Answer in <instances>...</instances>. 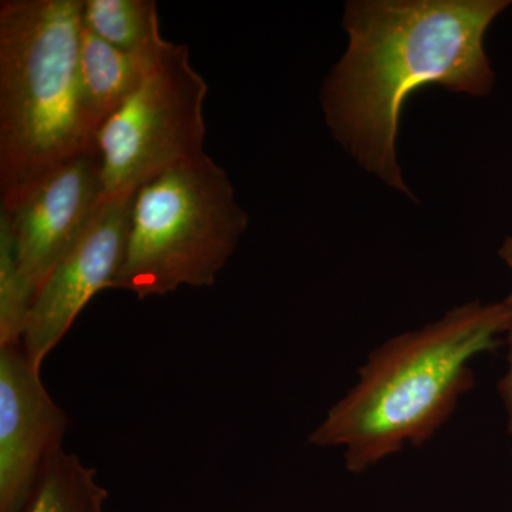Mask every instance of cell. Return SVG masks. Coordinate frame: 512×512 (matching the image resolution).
<instances>
[{
    "instance_id": "cell-11",
    "label": "cell",
    "mask_w": 512,
    "mask_h": 512,
    "mask_svg": "<svg viewBox=\"0 0 512 512\" xmlns=\"http://www.w3.org/2000/svg\"><path fill=\"white\" fill-rule=\"evenodd\" d=\"M107 498L109 491L97 480L96 470L63 450L50 461L19 512H106Z\"/></svg>"
},
{
    "instance_id": "cell-3",
    "label": "cell",
    "mask_w": 512,
    "mask_h": 512,
    "mask_svg": "<svg viewBox=\"0 0 512 512\" xmlns=\"http://www.w3.org/2000/svg\"><path fill=\"white\" fill-rule=\"evenodd\" d=\"M84 0L0 3V194L96 147L80 107Z\"/></svg>"
},
{
    "instance_id": "cell-6",
    "label": "cell",
    "mask_w": 512,
    "mask_h": 512,
    "mask_svg": "<svg viewBox=\"0 0 512 512\" xmlns=\"http://www.w3.org/2000/svg\"><path fill=\"white\" fill-rule=\"evenodd\" d=\"M136 192L101 202L82 237L37 289L22 346L40 369L94 296L114 289L126 258Z\"/></svg>"
},
{
    "instance_id": "cell-13",
    "label": "cell",
    "mask_w": 512,
    "mask_h": 512,
    "mask_svg": "<svg viewBox=\"0 0 512 512\" xmlns=\"http://www.w3.org/2000/svg\"><path fill=\"white\" fill-rule=\"evenodd\" d=\"M498 255L503 259L505 264L512 269V238H507L504 241L503 247L498 251ZM511 305L512 313V295L508 298ZM508 369L505 375L501 377L498 382V393H500L501 400H503L505 412H507L508 419V434L512 439V318L510 329H508Z\"/></svg>"
},
{
    "instance_id": "cell-4",
    "label": "cell",
    "mask_w": 512,
    "mask_h": 512,
    "mask_svg": "<svg viewBox=\"0 0 512 512\" xmlns=\"http://www.w3.org/2000/svg\"><path fill=\"white\" fill-rule=\"evenodd\" d=\"M227 171L207 154L138 188L114 289L138 299L211 288L248 228Z\"/></svg>"
},
{
    "instance_id": "cell-2",
    "label": "cell",
    "mask_w": 512,
    "mask_h": 512,
    "mask_svg": "<svg viewBox=\"0 0 512 512\" xmlns=\"http://www.w3.org/2000/svg\"><path fill=\"white\" fill-rule=\"evenodd\" d=\"M511 305L464 303L443 318L384 342L359 379L309 434L313 447L342 448L350 473L362 474L406 446L433 439L476 386L471 362L503 345Z\"/></svg>"
},
{
    "instance_id": "cell-8",
    "label": "cell",
    "mask_w": 512,
    "mask_h": 512,
    "mask_svg": "<svg viewBox=\"0 0 512 512\" xmlns=\"http://www.w3.org/2000/svg\"><path fill=\"white\" fill-rule=\"evenodd\" d=\"M22 345L0 348V512H19L63 451L67 414Z\"/></svg>"
},
{
    "instance_id": "cell-12",
    "label": "cell",
    "mask_w": 512,
    "mask_h": 512,
    "mask_svg": "<svg viewBox=\"0 0 512 512\" xmlns=\"http://www.w3.org/2000/svg\"><path fill=\"white\" fill-rule=\"evenodd\" d=\"M32 301L20 275L8 217L0 210V348L22 345Z\"/></svg>"
},
{
    "instance_id": "cell-7",
    "label": "cell",
    "mask_w": 512,
    "mask_h": 512,
    "mask_svg": "<svg viewBox=\"0 0 512 512\" xmlns=\"http://www.w3.org/2000/svg\"><path fill=\"white\" fill-rule=\"evenodd\" d=\"M101 202L97 147L64 161L26 190L0 202L12 229L20 275L33 298L82 237Z\"/></svg>"
},
{
    "instance_id": "cell-1",
    "label": "cell",
    "mask_w": 512,
    "mask_h": 512,
    "mask_svg": "<svg viewBox=\"0 0 512 512\" xmlns=\"http://www.w3.org/2000/svg\"><path fill=\"white\" fill-rule=\"evenodd\" d=\"M507 0H355L345 55L326 77L322 107L333 137L367 173L413 197L397 163L400 111L420 87L485 97L494 72L484 37Z\"/></svg>"
},
{
    "instance_id": "cell-9",
    "label": "cell",
    "mask_w": 512,
    "mask_h": 512,
    "mask_svg": "<svg viewBox=\"0 0 512 512\" xmlns=\"http://www.w3.org/2000/svg\"><path fill=\"white\" fill-rule=\"evenodd\" d=\"M163 55L124 52L83 26L79 55L80 107L84 124L94 140L101 124L136 92Z\"/></svg>"
},
{
    "instance_id": "cell-5",
    "label": "cell",
    "mask_w": 512,
    "mask_h": 512,
    "mask_svg": "<svg viewBox=\"0 0 512 512\" xmlns=\"http://www.w3.org/2000/svg\"><path fill=\"white\" fill-rule=\"evenodd\" d=\"M208 84L185 45L157 66L96 133L103 201L136 192L165 171L204 154Z\"/></svg>"
},
{
    "instance_id": "cell-10",
    "label": "cell",
    "mask_w": 512,
    "mask_h": 512,
    "mask_svg": "<svg viewBox=\"0 0 512 512\" xmlns=\"http://www.w3.org/2000/svg\"><path fill=\"white\" fill-rule=\"evenodd\" d=\"M83 26L109 45L137 55L160 56L171 45L161 37L154 0H84Z\"/></svg>"
}]
</instances>
